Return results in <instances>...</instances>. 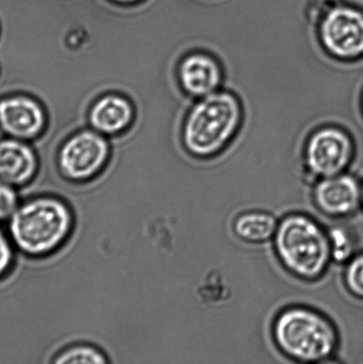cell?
Wrapping results in <instances>:
<instances>
[{"label":"cell","instance_id":"obj_9","mask_svg":"<svg viewBox=\"0 0 363 364\" xmlns=\"http://www.w3.org/2000/svg\"><path fill=\"white\" fill-rule=\"evenodd\" d=\"M44 124V112L33 99L17 95L0 101V127L10 136L33 138L40 133Z\"/></svg>","mask_w":363,"mask_h":364},{"label":"cell","instance_id":"obj_11","mask_svg":"<svg viewBox=\"0 0 363 364\" xmlns=\"http://www.w3.org/2000/svg\"><path fill=\"white\" fill-rule=\"evenodd\" d=\"M38 161L33 149L16 139L0 141V180L13 187L33 179Z\"/></svg>","mask_w":363,"mask_h":364},{"label":"cell","instance_id":"obj_1","mask_svg":"<svg viewBox=\"0 0 363 364\" xmlns=\"http://www.w3.org/2000/svg\"><path fill=\"white\" fill-rule=\"evenodd\" d=\"M276 348L294 362H328L339 350L340 337L335 323L318 309L291 306L277 314L272 323Z\"/></svg>","mask_w":363,"mask_h":364},{"label":"cell","instance_id":"obj_20","mask_svg":"<svg viewBox=\"0 0 363 364\" xmlns=\"http://www.w3.org/2000/svg\"><path fill=\"white\" fill-rule=\"evenodd\" d=\"M362 209L363 210V182L362 183Z\"/></svg>","mask_w":363,"mask_h":364},{"label":"cell","instance_id":"obj_5","mask_svg":"<svg viewBox=\"0 0 363 364\" xmlns=\"http://www.w3.org/2000/svg\"><path fill=\"white\" fill-rule=\"evenodd\" d=\"M354 156L350 135L336 127H325L309 139L305 166L314 182L346 173Z\"/></svg>","mask_w":363,"mask_h":364},{"label":"cell","instance_id":"obj_2","mask_svg":"<svg viewBox=\"0 0 363 364\" xmlns=\"http://www.w3.org/2000/svg\"><path fill=\"white\" fill-rule=\"evenodd\" d=\"M272 242L281 265L298 279L318 281L332 262L329 230L308 214L284 216Z\"/></svg>","mask_w":363,"mask_h":364},{"label":"cell","instance_id":"obj_18","mask_svg":"<svg viewBox=\"0 0 363 364\" xmlns=\"http://www.w3.org/2000/svg\"><path fill=\"white\" fill-rule=\"evenodd\" d=\"M13 259L12 246L0 230V277L5 274L12 266Z\"/></svg>","mask_w":363,"mask_h":364},{"label":"cell","instance_id":"obj_7","mask_svg":"<svg viewBox=\"0 0 363 364\" xmlns=\"http://www.w3.org/2000/svg\"><path fill=\"white\" fill-rule=\"evenodd\" d=\"M108 155L109 146L104 138L94 132H80L60 149V170L72 181L90 180L104 166Z\"/></svg>","mask_w":363,"mask_h":364},{"label":"cell","instance_id":"obj_12","mask_svg":"<svg viewBox=\"0 0 363 364\" xmlns=\"http://www.w3.org/2000/svg\"><path fill=\"white\" fill-rule=\"evenodd\" d=\"M133 117V108L126 99L107 95L95 103L90 112V123L95 130L107 134L124 129Z\"/></svg>","mask_w":363,"mask_h":364},{"label":"cell","instance_id":"obj_13","mask_svg":"<svg viewBox=\"0 0 363 364\" xmlns=\"http://www.w3.org/2000/svg\"><path fill=\"white\" fill-rule=\"evenodd\" d=\"M279 220L266 210H247L239 214L233 223L234 235L250 245H262L273 240Z\"/></svg>","mask_w":363,"mask_h":364},{"label":"cell","instance_id":"obj_10","mask_svg":"<svg viewBox=\"0 0 363 364\" xmlns=\"http://www.w3.org/2000/svg\"><path fill=\"white\" fill-rule=\"evenodd\" d=\"M180 78L185 90L198 97H205L218 91L222 80V70L212 57L195 53L183 60Z\"/></svg>","mask_w":363,"mask_h":364},{"label":"cell","instance_id":"obj_19","mask_svg":"<svg viewBox=\"0 0 363 364\" xmlns=\"http://www.w3.org/2000/svg\"><path fill=\"white\" fill-rule=\"evenodd\" d=\"M114 1L121 2V3H131V2L137 1V0H114Z\"/></svg>","mask_w":363,"mask_h":364},{"label":"cell","instance_id":"obj_8","mask_svg":"<svg viewBox=\"0 0 363 364\" xmlns=\"http://www.w3.org/2000/svg\"><path fill=\"white\" fill-rule=\"evenodd\" d=\"M362 183L346 173L315 182L313 202L325 216L343 219L362 208Z\"/></svg>","mask_w":363,"mask_h":364},{"label":"cell","instance_id":"obj_16","mask_svg":"<svg viewBox=\"0 0 363 364\" xmlns=\"http://www.w3.org/2000/svg\"><path fill=\"white\" fill-rule=\"evenodd\" d=\"M344 284L352 296L363 301V251L345 264Z\"/></svg>","mask_w":363,"mask_h":364},{"label":"cell","instance_id":"obj_17","mask_svg":"<svg viewBox=\"0 0 363 364\" xmlns=\"http://www.w3.org/2000/svg\"><path fill=\"white\" fill-rule=\"evenodd\" d=\"M18 208V198L12 185L0 180V220L10 219Z\"/></svg>","mask_w":363,"mask_h":364},{"label":"cell","instance_id":"obj_14","mask_svg":"<svg viewBox=\"0 0 363 364\" xmlns=\"http://www.w3.org/2000/svg\"><path fill=\"white\" fill-rule=\"evenodd\" d=\"M332 262L346 264L355 252V239L346 228L336 227L329 230Z\"/></svg>","mask_w":363,"mask_h":364},{"label":"cell","instance_id":"obj_6","mask_svg":"<svg viewBox=\"0 0 363 364\" xmlns=\"http://www.w3.org/2000/svg\"><path fill=\"white\" fill-rule=\"evenodd\" d=\"M323 46L336 58L351 60L363 55V13L339 5L320 20Z\"/></svg>","mask_w":363,"mask_h":364},{"label":"cell","instance_id":"obj_3","mask_svg":"<svg viewBox=\"0 0 363 364\" xmlns=\"http://www.w3.org/2000/svg\"><path fill=\"white\" fill-rule=\"evenodd\" d=\"M73 214L65 202L53 196L28 200L10 218L14 245L28 256L41 257L56 251L70 237Z\"/></svg>","mask_w":363,"mask_h":364},{"label":"cell","instance_id":"obj_15","mask_svg":"<svg viewBox=\"0 0 363 364\" xmlns=\"http://www.w3.org/2000/svg\"><path fill=\"white\" fill-rule=\"evenodd\" d=\"M57 364H102L107 363L105 355L97 348L87 345H78L65 349L56 356Z\"/></svg>","mask_w":363,"mask_h":364},{"label":"cell","instance_id":"obj_4","mask_svg":"<svg viewBox=\"0 0 363 364\" xmlns=\"http://www.w3.org/2000/svg\"><path fill=\"white\" fill-rule=\"evenodd\" d=\"M241 119L240 102L230 92L217 91L205 96L188 117L185 145L201 158L215 154L233 137Z\"/></svg>","mask_w":363,"mask_h":364}]
</instances>
